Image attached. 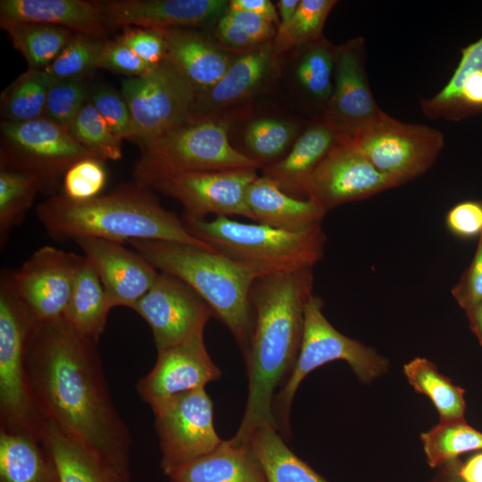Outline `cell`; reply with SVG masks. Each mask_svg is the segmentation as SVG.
<instances>
[{"label": "cell", "mask_w": 482, "mask_h": 482, "mask_svg": "<svg viewBox=\"0 0 482 482\" xmlns=\"http://www.w3.org/2000/svg\"><path fill=\"white\" fill-rule=\"evenodd\" d=\"M25 364L45 420L129 472L131 436L112 403L97 342L77 332L64 317L37 321L28 341Z\"/></svg>", "instance_id": "1"}, {"label": "cell", "mask_w": 482, "mask_h": 482, "mask_svg": "<svg viewBox=\"0 0 482 482\" xmlns=\"http://www.w3.org/2000/svg\"><path fill=\"white\" fill-rule=\"evenodd\" d=\"M313 281L312 269H303L265 275L253 286V330L244 353L248 393L240 426L229 439L235 445L247 443L250 434L261 425L276 428L274 393L284 386L295 364L304 306L313 294Z\"/></svg>", "instance_id": "2"}, {"label": "cell", "mask_w": 482, "mask_h": 482, "mask_svg": "<svg viewBox=\"0 0 482 482\" xmlns=\"http://www.w3.org/2000/svg\"><path fill=\"white\" fill-rule=\"evenodd\" d=\"M37 213L46 231L57 241L81 237L120 244L161 240L217 252L193 236L183 220L165 209L149 187L137 182L85 201L55 195L40 204Z\"/></svg>", "instance_id": "3"}, {"label": "cell", "mask_w": 482, "mask_h": 482, "mask_svg": "<svg viewBox=\"0 0 482 482\" xmlns=\"http://www.w3.org/2000/svg\"><path fill=\"white\" fill-rule=\"evenodd\" d=\"M128 243L158 271L187 285L245 353L253 323L252 288L263 276L224 254L195 245L139 239Z\"/></svg>", "instance_id": "4"}, {"label": "cell", "mask_w": 482, "mask_h": 482, "mask_svg": "<svg viewBox=\"0 0 482 482\" xmlns=\"http://www.w3.org/2000/svg\"><path fill=\"white\" fill-rule=\"evenodd\" d=\"M182 220L193 236L262 276L313 269L323 257L327 241L321 224L287 231L229 217L206 220L183 216Z\"/></svg>", "instance_id": "5"}, {"label": "cell", "mask_w": 482, "mask_h": 482, "mask_svg": "<svg viewBox=\"0 0 482 482\" xmlns=\"http://www.w3.org/2000/svg\"><path fill=\"white\" fill-rule=\"evenodd\" d=\"M229 125L230 118L214 113L193 117L141 146L140 157L133 167L136 182L151 188L159 181L188 172L262 167L231 145Z\"/></svg>", "instance_id": "6"}, {"label": "cell", "mask_w": 482, "mask_h": 482, "mask_svg": "<svg viewBox=\"0 0 482 482\" xmlns=\"http://www.w3.org/2000/svg\"><path fill=\"white\" fill-rule=\"evenodd\" d=\"M37 322L4 271L0 280V430L43 439L46 421L35 403L25 364L28 341Z\"/></svg>", "instance_id": "7"}, {"label": "cell", "mask_w": 482, "mask_h": 482, "mask_svg": "<svg viewBox=\"0 0 482 482\" xmlns=\"http://www.w3.org/2000/svg\"><path fill=\"white\" fill-rule=\"evenodd\" d=\"M320 297L312 295L304 306L302 343L294 369L275 395L273 416L278 431L289 435L291 404L301 382L317 368L337 360L346 362L366 384L384 375L388 360L375 349L337 330L323 313Z\"/></svg>", "instance_id": "8"}, {"label": "cell", "mask_w": 482, "mask_h": 482, "mask_svg": "<svg viewBox=\"0 0 482 482\" xmlns=\"http://www.w3.org/2000/svg\"><path fill=\"white\" fill-rule=\"evenodd\" d=\"M350 142L398 187L422 176L435 164L445 137L436 129L403 122L382 110Z\"/></svg>", "instance_id": "9"}, {"label": "cell", "mask_w": 482, "mask_h": 482, "mask_svg": "<svg viewBox=\"0 0 482 482\" xmlns=\"http://www.w3.org/2000/svg\"><path fill=\"white\" fill-rule=\"evenodd\" d=\"M120 94L141 146L188 121L196 98L193 86L168 57L145 75L123 79Z\"/></svg>", "instance_id": "10"}, {"label": "cell", "mask_w": 482, "mask_h": 482, "mask_svg": "<svg viewBox=\"0 0 482 482\" xmlns=\"http://www.w3.org/2000/svg\"><path fill=\"white\" fill-rule=\"evenodd\" d=\"M152 410L165 475L211 453L224 441L214 428L213 404L205 388L179 394Z\"/></svg>", "instance_id": "11"}, {"label": "cell", "mask_w": 482, "mask_h": 482, "mask_svg": "<svg viewBox=\"0 0 482 482\" xmlns=\"http://www.w3.org/2000/svg\"><path fill=\"white\" fill-rule=\"evenodd\" d=\"M1 164L38 175L46 187L54 186L76 162L94 157L68 132L45 118L1 122Z\"/></svg>", "instance_id": "12"}, {"label": "cell", "mask_w": 482, "mask_h": 482, "mask_svg": "<svg viewBox=\"0 0 482 482\" xmlns=\"http://www.w3.org/2000/svg\"><path fill=\"white\" fill-rule=\"evenodd\" d=\"M396 187L346 137L315 168L297 195L314 201L328 212L344 204L364 200Z\"/></svg>", "instance_id": "13"}, {"label": "cell", "mask_w": 482, "mask_h": 482, "mask_svg": "<svg viewBox=\"0 0 482 482\" xmlns=\"http://www.w3.org/2000/svg\"><path fill=\"white\" fill-rule=\"evenodd\" d=\"M257 177V169L253 168L188 172L159 181L151 188L178 200L187 218L237 215L254 221L246 192Z\"/></svg>", "instance_id": "14"}, {"label": "cell", "mask_w": 482, "mask_h": 482, "mask_svg": "<svg viewBox=\"0 0 482 482\" xmlns=\"http://www.w3.org/2000/svg\"><path fill=\"white\" fill-rule=\"evenodd\" d=\"M149 325L157 352L204 331L209 306L184 282L159 272L154 285L131 308Z\"/></svg>", "instance_id": "15"}, {"label": "cell", "mask_w": 482, "mask_h": 482, "mask_svg": "<svg viewBox=\"0 0 482 482\" xmlns=\"http://www.w3.org/2000/svg\"><path fill=\"white\" fill-rule=\"evenodd\" d=\"M81 256L54 246L35 251L9 279L37 321L63 317Z\"/></svg>", "instance_id": "16"}, {"label": "cell", "mask_w": 482, "mask_h": 482, "mask_svg": "<svg viewBox=\"0 0 482 482\" xmlns=\"http://www.w3.org/2000/svg\"><path fill=\"white\" fill-rule=\"evenodd\" d=\"M364 38L335 46L333 90L322 116L342 135L352 138L382 111L366 72Z\"/></svg>", "instance_id": "17"}, {"label": "cell", "mask_w": 482, "mask_h": 482, "mask_svg": "<svg viewBox=\"0 0 482 482\" xmlns=\"http://www.w3.org/2000/svg\"><path fill=\"white\" fill-rule=\"evenodd\" d=\"M221 375L204 344V331L187 340L158 352L150 372L140 378L137 390L151 409L188 391L204 388Z\"/></svg>", "instance_id": "18"}, {"label": "cell", "mask_w": 482, "mask_h": 482, "mask_svg": "<svg viewBox=\"0 0 482 482\" xmlns=\"http://www.w3.org/2000/svg\"><path fill=\"white\" fill-rule=\"evenodd\" d=\"M107 28L154 29L197 28L223 17L229 6L225 0H116L94 1Z\"/></svg>", "instance_id": "19"}, {"label": "cell", "mask_w": 482, "mask_h": 482, "mask_svg": "<svg viewBox=\"0 0 482 482\" xmlns=\"http://www.w3.org/2000/svg\"><path fill=\"white\" fill-rule=\"evenodd\" d=\"M98 274L110 306L132 308L154 285L159 271L123 244L96 237L75 240Z\"/></svg>", "instance_id": "20"}, {"label": "cell", "mask_w": 482, "mask_h": 482, "mask_svg": "<svg viewBox=\"0 0 482 482\" xmlns=\"http://www.w3.org/2000/svg\"><path fill=\"white\" fill-rule=\"evenodd\" d=\"M44 23L103 39L108 31L95 2L82 0H1L0 25Z\"/></svg>", "instance_id": "21"}, {"label": "cell", "mask_w": 482, "mask_h": 482, "mask_svg": "<svg viewBox=\"0 0 482 482\" xmlns=\"http://www.w3.org/2000/svg\"><path fill=\"white\" fill-rule=\"evenodd\" d=\"M273 61L271 41L261 44L232 61L217 84L196 95L192 118L213 114L215 111L248 97L265 79Z\"/></svg>", "instance_id": "22"}, {"label": "cell", "mask_w": 482, "mask_h": 482, "mask_svg": "<svg viewBox=\"0 0 482 482\" xmlns=\"http://www.w3.org/2000/svg\"><path fill=\"white\" fill-rule=\"evenodd\" d=\"M246 203L254 222L287 231H301L321 224L327 213L314 201L286 193L266 176H258L250 184Z\"/></svg>", "instance_id": "23"}, {"label": "cell", "mask_w": 482, "mask_h": 482, "mask_svg": "<svg viewBox=\"0 0 482 482\" xmlns=\"http://www.w3.org/2000/svg\"><path fill=\"white\" fill-rule=\"evenodd\" d=\"M167 57L190 82L196 95L212 87L223 77L232 60L198 33L187 29H160Z\"/></svg>", "instance_id": "24"}, {"label": "cell", "mask_w": 482, "mask_h": 482, "mask_svg": "<svg viewBox=\"0 0 482 482\" xmlns=\"http://www.w3.org/2000/svg\"><path fill=\"white\" fill-rule=\"evenodd\" d=\"M346 137L321 116L295 140L283 159L264 167L263 176L274 180L286 193L297 195L320 162Z\"/></svg>", "instance_id": "25"}, {"label": "cell", "mask_w": 482, "mask_h": 482, "mask_svg": "<svg viewBox=\"0 0 482 482\" xmlns=\"http://www.w3.org/2000/svg\"><path fill=\"white\" fill-rule=\"evenodd\" d=\"M166 476L170 482H267L250 444L230 440Z\"/></svg>", "instance_id": "26"}, {"label": "cell", "mask_w": 482, "mask_h": 482, "mask_svg": "<svg viewBox=\"0 0 482 482\" xmlns=\"http://www.w3.org/2000/svg\"><path fill=\"white\" fill-rule=\"evenodd\" d=\"M43 441L58 482H131L129 472L111 465L47 422Z\"/></svg>", "instance_id": "27"}, {"label": "cell", "mask_w": 482, "mask_h": 482, "mask_svg": "<svg viewBox=\"0 0 482 482\" xmlns=\"http://www.w3.org/2000/svg\"><path fill=\"white\" fill-rule=\"evenodd\" d=\"M0 482H58L43 439L0 430Z\"/></svg>", "instance_id": "28"}, {"label": "cell", "mask_w": 482, "mask_h": 482, "mask_svg": "<svg viewBox=\"0 0 482 482\" xmlns=\"http://www.w3.org/2000/svg\"><path fill=\"white\" fill-rule=\"evenodd\" d=\"M111 309L98 274L81 256L63 317L77 332L98 342Z\"/></svg>", "instance_id": "29"}, {"label": "cell", "mask_w": 482, "mask_h": 482, "mask_svg": "<svg viewBox=\"0 0 482 482\" xmlns=\"http://www.w3.org/2000/svg\"><path fill=\"white\" fill-rule=\"evenodd\" d=\"M247 442L267 482H328L287 446L275 427H257Z\"/></svg>", "instance_id": "30"}, {"label": "cell", "mask_w": 482, "mask_h": 482, "mask_svg": "<svg viewBox=\"0 0 482 482\" xmlns=\"http://www.w3.org/2000/svg\"><path fill=\"white\" fill-rule=\"evenodd\" d=\"M37 174L1 164L0 170V243L4 247L10 232L21 225L33 205L37 194L46 189Z\"/></svg>", "instance_id": "31"}, {"label": "cell", "mask_w": 482, "mask_h": 482, "mask_svg": "<svg viewBox=\"0 0 482 482\" xmlns=\"http://www.w3.org/2000/svg\"><path fill=\"white\" fill-rule=\"evenodd\" d=\"M403 373L417 393L430 399L440 420L464 419V389L442 375L433 362L416 357L404 364Z\"/></svg>", "instance_id": "32"}, {"label": "cell", "mask_w": 482, "mask_h": 482, "mask_svg": "<svg viewBox=\"0 0 482 482\" xmlns=\"http://www.w3.org/2000/svg\"><path fill=\"white\" fill-rule=\"evenodd\" d=\"M9 38L29 69L44 70L74 37L72 31L44 23L3 24Z\"/></svg>", "instance_id": "33"}, {"label": "cell", "mask_w": 482, "mask_h": 482, "mask_svg": "<svg viewBox=\"0 0 482 482\" xmlns=\"http://www.w3.org/2000/svg\"><path fill=\"white\" fill-rule=\"evenodd\" d=\"M427 461L433 468L457 459L464 453L482 450V432L465 419L440 420L420 434Z\"/></svg>", "instance_id": "34"}, {"label": "cell", "mask_w": 482, "mask_h": 482, "mask_svg": "<svg viewBox=\"0 0 482 482\" xmlns=\"http://www.w3.org/2000/svg\"><path fill=\"white\" fill-rule=\"evenodd\" d=\"M51 79L43 70L29 69L2 94L4 120L21 122L43 117Z\"/></svg>", "instance_id": "35"}, {"label": "cell", "mask_w": 482, "mask_h": 482, "mask_svg": "<svg viewBox=\"0 0 482 482\" xmlns=\"http://www.w3.org/2000/svg\"><path fill=\"white\" fill-rule=\"evenodd\" d=\"M336 0H300L292 20L278 26L273 45V54L303 46L322 37V29Z\"/></svg>", "instance_id": "36"}, {"label": "cell", "mask_w": 482, "mask_h": 482, "mask_svg": "<svg viewBox=\"0 0 482 482\" xmlns=\"http://www.w3.org/2000/svg\"><path fill=\"white\" fill-rule=\"evenodd\" d=\"M305 46L296 78L306 94L324 110L333 90L335 46L322 37Z\"/></svg>", "instance_id": "37"}, {"label": "cell", "mask_w": 482, "mask_h": 482, "mask_svg": "<svg viewBox=\"0 0 482 482\" xmlns=\"http://www.w3.org/2000/svg\"><path fill=\"white\" fill-rule=\"evenodd\" d=\"M68 132L95 158L119 161L122 157L121 139L112 132L90 101L83 105Z\"/></svg>", "instance_id": "38"}, {"label": "cell", "mask_w": 482, "mask_h": 482, "mask_svg": "<svg viewBox=\"0 0 482 482\" xmlns=\"http://www.w3.org/2000/svg\"><path fill=\"white\" fill-rule=\"evenodd\" d=\"M104 40L75 34L58 56L43 71L51 81L83 78L98 68Z\"/></svg>", "instance_id": "39"}, {"label": "cell", "mask_w": 482, "mask_h": 482, "mask_svg": "<svg viewBox=\"0 0 482 482\" xmlns=\"http://www.w3.org/2000/svg\"><path fill=\"white\" fill-rule=\"evenodd\" d=\"M297 133L294 123L264 118L252 121L245 133V141L257 161L273 160L281 155L293 142Z\"/></svg>", "instance_id": "40"}, {"label": "cell", "mask_w": 482, "mask_h": 482, "mask_svg": "<svg viewBox=\"0 0 482 482\" xmlns=\"http://www.w3.org/2000/svg\"><path fill=\"white\" fill-rule=\"evenodd\" d=\"M87 89L83 78L51 81L43 118L68 129L87 102Z\"/></svg>", "instance_id": "41"}, {"label": "cell", "mask_w": 482, "mask_h": 482, "mask_svg": "<svg viewBox=\"0 0 482 482\" xmlns=\"http://www.w3.org/2000/svg\"><path fill=\"white\" fill-rule=\"evenodd\" d=\"M104 161L87 157L72 164L63 175L62 188L66 197L85 201L100 195L106 184Z\"/></svg>", "instance_id": "42"}, {"label": "cell", "mask_w": 482, "mask_h": 482, "mask_svg": "<svg viewBox=\"0 0 482 482\" xmlns=\"http://www.w3.org/2000/svg\"><path fill=\"white\" fill-rule=\"evenodd\" d=\"M90 102L119 138L136 137L130 112L120 93L109 87H100L92 93Z\"/></svg>", "instance_id": "43"}, {"label": "cell", "mask_w": 482, "mask_h": 482, "mask_svg": "<svg viewBox=\"0 0 482 482\" xmlns=\"http://www.w3.org/2000/svg\"><path fill=\"white\" fill-rule=\"evenodd\" d=\"M98 68L107 69L133 78L145 75L151 70L152 66L116 39L104 41L99 55Z\"/></svg>", "instance_id": "44"}, {"label": "cell", "mask_w": 482, "mask_h": 482, "mask_svg": "<svg viewBox=\"0 0 482 482\" xmlns=\"http://www.w3.org/2000/svg\"><path fill=\"white\" fill-rule=\"evenodd\" d=\"M117 39L150 66L156 65L167 58L166 44L160 29H129Z\"/></svg>", "instance_id": "45"}, {"label": "cell", "mask_w": 482, "mask_h": 482, "mask_svg": "<svg viewBox=\"0 0 482 482\" xmlns=\"http://www.w3.org/2000/svg\"><path fill=\"white\" fill-rule=\"evenodd\" d=\"M478 238L469 267L451 290L454 300L464 311L482 302V233Z\"/></svg>", "instance_id": "46"}, {"label": "cell", "mask_w": 482, "mask_h": 482, "mask_svg": "<svg viewBox=\"0 0 482 482\" xmlns=\"http://www.w3.org/2000/svg\"><path fill=\"white\" fill-rule=\"evenodd\" d=\"M445 225L459 238L478 237L482 233V200H467L453 205L445 216Z\"/></svg>", "instance_id": "47"}, {"label": "cell", "mask_w": 482, "mask_h": 482, "mask_svg": "<svg viewBox=\"0 0 482 482\" xmlns=\"http://www.w3.org/2000/svg\"><path fill=\"white\" fill-rule=\"evenodd\" d=\"M225 16L259 45L270 41L277 33L274 24L251 12L229 8Z\"/></svg>", "instance_id": "48"}, {"label": "cell", "mask_w": 482, "mask_h": 482, "mask_svg": "<svg viewBox=\"0 0 482 482\" xmlns=\"http://www.w3.org/2000/svg\"><path fill=\"white\" fill-rule=\"evenodd\" d=\"M218 35L225 46L233 49L249 51L259 46L241 28L228 20L225 15L219 20Z\"/></svg>", "instance_id": "49"}, {"label": "cell", "mask_w": 482, "mask_h": 482, "mask_svg": "<svg viewBox=\"0 0 482 482\" xmlns=\"http://www.w3.org/2000/svg\"><path fill=\"white\" fill-rule=\"evenodd\" d=\"M229 8L253 12L272 24L279 25L275 5L269 0H231Z\"/></svg>", "instance_id": "50"}, {"label": "cell", "mask_w": 482, "mask_h": 482, "mask_svg": "<svg viewBox=\"0 0 482 482\" xmlns=\"http://www.w3.org/2000/svg\"><path fill=\"white\" fill-rule=\"evenodd\" d=\"M460 475L464 482H482V453L473 455L461 464Z\"/></svg>", "instance_id": "51"}, {"label": "cell", "mask_w": 482, "mask_h": 482, "mask_svg": "<svg viewBox=\"0 0 482 482\" xmlns=\"http://www.w3.org/2000/svg\"><path fill=\"white\" fill-rule=\"evenodd\" d=\"M465 312L470 328L482 346V302Z\"/></svg>", "instance_id": "52"}, {"label": "cell", "mask_w": 482, "mask_h": 482, "mask_svg": "<svg viewBox=\"0 0 482 482\" xmlns=\"http://www.w3.org/2000/svg\"><path fill=\"white\" fill-rule=\"evenodd\" d=\"M300 0H279L277 3L278 13L279 17V25L282 26L288 23L294 17Z\"/></svg>", "instance_id": "53"}, {"label": "cell", "mask_w": 482, "mask_h": 482, "mask_svg": "<svg viewBox=\"0 0 482 482\" xmlns=\"http://www.w3.org/2000/svg\"><path fill=\"white\" fill-rule=\"evenodd\" d=\"M461 465V463L458 459L442 465L444 470L439 482H464L460 475Z\"/></svg>", "instance_id": "54"}]
</instances>
